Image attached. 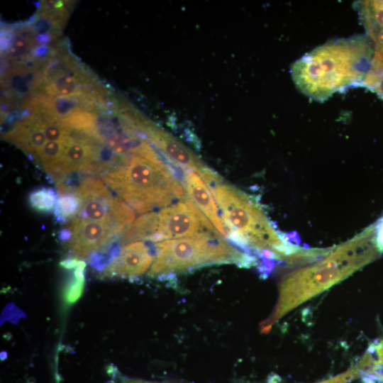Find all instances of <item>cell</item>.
<instances>
[{"label":"cell","mask_w":383,"mask_h":383,"mask_svg":"<svg viewBox=\"0 0 383 383\" xmlns=\"http://www.w3.org/2000/svg\"><path fill=\"white\" fill-rule=\"evenodd\" d=\"M374 55V43L367 36L333 40L297 60L291 74L301 93L323 101L353 84H364Z\"/></svg>","instance_id":"obj_1"},{"label":"cell","mask_w":383,"mask_h":383,"mask_svg":"<svg viewBox=\"0 0 383 383\" xmlns=\"http://www.w3.org/2000/svg\"><path fill=\"white\" fill-rule=\"evenodd\" d=\"M101 178L140 213L166 206L185 196L172 169L145 140L133 152L122 156Z\"/></svg>","instance_id":"obj_2"},{"label":"cell","mask_w":383,"mask_h":383,"mask_svg":"<svg viewBox=\"0 0 383 383\" xmlns=\"http://www.w3.org/2000/svg\"><path fill=\"white\" fill-rule=\"evenodd\" d=\"M377 252L374 228L371 226L327 260L285 279L272 319L277 320L293 306L370 262Z\"/></svg>","instance_id":"obj_3"},{"label":"cell","mask_w":383,"mask_h":383,"mask_svg":"<svg viewBox=\"0 0 383 383\" xmlns=\"http://www.w3.org/2000/svg\"><path fill=\"white\" fill-rule=\"evenodd\" d=\"M210 189L228 236L235 243L260 251L265 258H280L298 252L279 238L259 206L247 194L222 181Z\"/></svg>","instance_id":"obj_4"},{"label":"cell","mask_w":383,"mask_h":383,"mask_svg":"<svg viewBox=\"0 0 383 383\" xmlns=\"http://www.w3.org/2000/svg\"><path fill=\"white\" fill-rule=\"evenodd\" d=\"M156 257L149 275L179 273L213 264H254L255 258L244 255L223 237L211 231L196 235L166 240L155 245Z\"/></svg>","instance_id":"obj_5"},{"label":"cell","mask_w":383,"mask_h":383,"mask_svg":"<svg viewBox=\"0 0 383 383\" xmlns=\"http://www.w3.org/2000/svg\"><path fill=\"white\" fill-rule=\"evenodd\" d=\"M75 190L80 200L77 218L109 223L121 231L134 221L133 209L115 198L101 180L88 177Z\"/></svg>","instance_id":"obj_6"},{"label":"cell","mask_w":383,"mask_h":383,"mask_svg":"<svg viewBox=\"0 0 383 383\" xmlns=\"http://www.w3.org/2000/svg\"><path fill=\"white\" fill-rule=\"evenodd\" d=\"M206 231L220 235L185 194L182 201L165 207L157 213V231L150 241L158 243L192 237Z\"/></svg>","instance_id":"obj_7"},{"label":"cell","mask_w":383,"mask_h":383,"mask_svg":"<svg viewBox=\"0 0 383 383\" xmlns=\"http://www.w3.org/2000/svg\"><path fill=\"white\" fill-rule=\"evenodd\" d=\"M135 121L137 130L154 145L174 166L182 170L197 173L209 187L222 181L189 149L155 123L139 116Z\"/></svg>","instance_id":"obj_8"},{"label":"cell","mask_w":383,"mask_h":383,"mask_svg":"<svg viewBox=\"0 0 383 383\" xmlns=\"http://www.w3.org/2000/svg\"><path fill=\"white\" fill-rule=\"evenodd\" d=\"M71 238L69 250L75 259L87 258L96 253L111 242L121 231L113 225L101 221L74 218L69 226Z\"/></svg>","instance_id":"obj_9"},{"label":"cell","mask_w":383,"mask_h":383,"mask_svg":"<svg viewBox=\"0 0 383 383\" xmlns=\"http://www.w3.org/2000/svg\"><path fill=\"white\" fill-rule=\"evenodd\" d=\"M153 261V255L144 243L132 242L120 249L116 256L104 268L101 277H138L150 267Z\"/></svg>","instance_id":"obj_10"},{"label":"cell","mask_w":383,"mask_h":383,"mask_svg":"<svg viewBox=\"0 0 383 383\" xmlns=\"http://www.w3.org/2000/svg\"><path fill=\"white\" fill-rule=\"evenodd\" d=\"M186 194L223 238L227 231L221 217L220 211L212 192L207 184L195 172L183 170Z\"/></svg>","instance_id":"obj_11"},{"label":"cell","mask_w":383,"mask_h":383,"mask_svg":"<svg viewBox=\"0 0 383 383\" xmlns=\"http://www.w3.org/2000/svg\"><path fill=\"white\" fill-rule=\"evenodd\" d=\"M3 138L29 153H36L47 142L42 129V118L27 116L14 124Z\"/></svg>","instance_id":"obj_12"},{"label":"cell","mask_w":383,"mask_h":383,"mask_svg":"<svg viewBox=\"0 0 383 383\" xmlns=\"http://www.w3.org/2000/svg\"><path fill=\"white\" fill-rule=\"evenodd\" d=\"M38 63L40 62L33 65L20 63L12 65L4 74L1 85L14 96L34 91L44 82L43 70L38 69Z\"/></svg>","instance_id":"obj_13"},{"label":"cell","mask_w":383,"mask_h":383,"mask_svg":"<svg viewBox=\"0 0 383 383\" xmlns=\"http://www.w3.org/2000/svg\"><path fill=\"white\" fill-rule=\"evenodd\" d=\"M91 78L79 65L54 78L45 84V89L47 94L52 97L78 96L83 94L86 85L91 83Z\"/></svg>","instance_id":"obj_14"},{"label":"cell","mask_w":383,"mask_h":383,"mask_svg":"<svg viewBox=\"0 0 383 383\" xmlns=\"http://www.w3.org/2000/svg\"><path fill=\"white\" fill-rule=\"evenodd\" d=\"M57 187L59 196L54 215L59 223H64L67 219L77 215L80 207V200L76 190L70 185L59 183Z\"/></svg>","instance_id":"obj_15"},{"label":"cell","mask_w":383,"mask_h":383,"mask_svg":"<svg viewBox=\"0 0 383 383\" xmlns=\"http://www.w3.org/2000/svg\"><path fill=\"white\" fill-rule=\"evenodd\" d=\"M37 44L35 35L29 25L23 26L18 31H12L6 57L8 60L26 58Z\"/></svg>","instance_id":"obj_16"},{"label":"cell","mask_w":383,"mask_h":383,"mask_svg":"<svg viewBox=\"0 0 383 383\" xmlns=\"http://www.w3.org/2000/svg\"><path fill=\"white\" fill-rule=\"evenodd\" d=\"M157 213H146L138 217L122 235L125 242L150 240L157 231Z\"/></svg>","instance_id":"obj_17"},{"label":"cell","mask_w":383,"mask_h":383,"mask_svg":"<svg viewBox=\"0 0 383 383\" xmlns=\"http://www.w3.org/2000/svg\"><path fill=\"white\" fill-rule=\"evenodd\" d=\"M62 151L63 146L60 142L47 141L35 154L43 168L53 176L57 169Z\"/></svg>","instance_id":"obj_18"},{"label":"cell","mask_w":383,"mask_h":383,"mask_svg":"<svg viewBox=\"0 0 383 383\" xmlns=\"http://www.w3.org/2000/svg\"><path fill=\"white\" fill-rule=\"evenodd\" d=\"M57 194L52 188L41 187L30 192V206L40 212L54 211L57 203Z\"/></svg>","instance_id":"obj_19"},{"label":"cell","mask_w":383,"mask_h":383,"mask_svg":"<svg viewBox=\"0 0 383 383\" xmlns=\"http://www.w3.org/2000/svg\"><path fill=\"white\" fill-rule=\"evenodd\" d=\"M86 264L83 261L79 262L75 267L74 279L66 286L64 292V300L67 304L75 303L82 296L84 285V271Z\"/></svg>","instance_id":"obj_20"},{"label":"cell","mask_w":383,"mask_h":383,"mask_svg":"<svg viewBox=\"0 0 383 383\" xmlns=\"http://www.w3.org/2000/svg\"><path fill=\"white\" fill-rule=\"evenodd\" d=\"M111 371L113 383H158L142 379L128 378L122 376L121 373L116 369H111Z\"/></svg>","instance_id":"obj_21"},{"label":"cell","mask_w":383,"mask_h":383,"mask_svg":"<svg viewBox=\"0 0 383 383\" xmlns=\"http://www.w3.org/2000/svg\"><path fill=\"white\" fill-rule=\"evenodd\" d=\"M375 243L379 252H383V217L375 226Z\"/></svg>","instance_id":"obj_22"},{"label":"cell","mask_w":383,"mask_h":383,"mask_svg":"<svg viewBox=\"0 0 383 383\" xmlns=\"http://www.w3.org/2000/svg\"><path fill=\"white\" fill-rule=\"evenodd\" d=\"M71 231L70 229H64L60 231L59 238L62 241H69L71 238Z\"/></svg>","instance_id":"obj_23"}]
</instances>
